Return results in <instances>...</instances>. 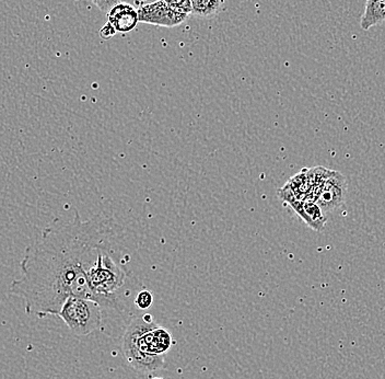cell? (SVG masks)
Returning a JSON list of instances; mask_svg holds the SVG:
<instances>
[{
  "mask_svg": "<svg viewBox=\"0 0 385 379\" xmlns=\"http://www.w3.org/2000/svg\"><path fill=\"white\" fill-rule=\"evenodd\" d=\"M118 230L112 219L96 215L83 221L78 212L68 224L47 227L25 250L21 278L11 283L10 294L23 300L27 315L38 318L57 316L69 297L98 303L87 272L98 254L112 247Z\"/></svg>",
  "mask_w": 385,
  "mask_h": 379,
  "instance_id": "1",
  "label": "cell"
},
{
  "mask_svg": "<svg viewBox=\"0 0 385 379\" xmlns=\"http://www.w3.org/2000/svg\"><path fill=\"white\" fill-rule=\"evenodd\" d=\"M172 337L169 331L135 317L124 333L122 351L131 367L140 373H151L162 369L163 355L169 351Z\"/></svg>",
  "mask_w": 385,
  "mask_h": 379,
  "instance_id": "2",
  "label": "cell"
},
{
  "mask_svg": "<svg viewBox=\"0 0 385 379\" xmlns=\"http://www.w3.org/2000/svg\"><path fill=\"white\" fill-rule=\"evenodd\" d=\"M75 336L85 337L98 330L103 321L100 304L85 298L69 297L57 315Z\"/></svg>",
  "mask_w": 385,
  "mask_h": 379,
  "instance_id": "3",
  "label": "cell"
},
{
  "mask_svg": "<svg viewBox=\"0 0 385 379\" xmlns=\"http://www.w3.org/2000/svg\"><path fill=\"white\" fill-rule=\"evenodd\" d=\"M347 193V180L341 172L331 171L323 182L320 191L315 197V202L324 213L333 212L342 208Z\"/></svg>",
  "mask_w": 385,
  "mask_h": 379,
  "instance_id": "4",
  "label": "cell"
},
{
  "mask_svg": "<svg viewBox=\"0 0 385 379\" xmlns=\"http://www.w3.org/2000/svg\"><path fill=\"white\" fill-rule=\"evenodd\" d=\"M140 22L159 27H174L182 25L189 16L175 10L164 0L142 5L138 8Z\"/></svg>",
  "mask_w": 385,
  "mask_h": 379,
  "instance_id": "5",
  "label": "cell"
},
{
  "mask_svg": "<svg viewBox=\"0 0 385 379\" xmlns=\"http://www.w3.org/2000/svg\"><path fill=\"white\" fill-rule=\"evenodd\" d=\"M107 22L118 33H129L140 23L138 9L131 3L122 1L115 5L107 14Z\"/></svg>",
  "mask_w": 385,
  "mask_h": 379,
  "instance_id": "6",
  "label": "cell"
},
{
  "mask_svg": "<svg viewBox=\"0 0 385 379\" xmlns=\"http://www.w3.org/2000/svg\"><path fill=\"white\" fill-rule=\"evenodd\" d=\"M289 205L310 228L317 232H322L324 230L328 217L315 199L295 201Z\"/></svg>",
  "mask_w": 385,
  "mask_h": 379,
  "instance_id": "7",
  "label": "cell"
},
{
  "mask_svg": "<svg viewBox=\"0 0 385 379\" xmlns=\"http://www.w3.org/2000/svg\"><path fill=\"white\" fill-rule=\"evenodd\" d=\"M385 21V0H367L366 10L361 18V29L369 31Z\"/></svg>",
  "mask_w": 385,
  "mask_h": 379,
  "instance_id": "8",
  "label": "cell"
},
{
  "mask_svg": "<svg viewBox=\"0 0 385 379\" xmlns=\"http://www.w3.org/2000/svg\"><path fill=\"white\" fill-rule=\"evenodd\" d=\"M191 14L197 18H211L222 11L224 0H191Z\"/></svg>",
  "mask_w": 385,
  "mask_h": 379,
  "instance_id": "9",
  "label": "cell"
},
{
  "mask_svg": "<svg viewBox=\"0 0 385 379\" xmlns=\"http://www.w3.org/2000/svg\"><path fill=\"white\" fill-rule=\"evenodd\" d=\"M153 303V295L150 291L148 289H142L140 292L136 293L135 296L134 304L137 308L140 310H146L149 308Z\"/></svg>",
  "mask_w": 385,
  "mask_h": 379,
  "instance_id": "10",
  "label": "cell"
},
{
  "mask_svg": "<svg viewBox=\"0 0 385 379\" xmlns=\"http://www.w3.org/2000/svg\"><path fill=\"white\" fill-rule=\"evenodd\" d=\"M168 5H171L175 10L180 11L182 14H191V0H164Z\"/></svg>",
  "mask_w": 385,
  "mask_h": 379,
  "instance_id": "11",
  "label": "cell"
},
{
  "mask_svg": "<svg viewBox=\"0 0 385 379\" xmlns=\"http://www.w3.org/2000/svg\"><path fill=\"white\" fill-rule=\"evenodd\" d=\"M102 12L107 14L115 5L125 1V0H91Z\"/></svg>",
  "mask_w": 385,
  "mask_h": 379,
  "instance_id": "12",
  "label": "cell"
},
{
  "mask_svg": "<svg viewBox=\"0 0 385 379\" xmlns=\"http://www.w3.org/2000/svg\"><path fill=\"white\" fill-rule=\"evenodd\" d=\"M116 33L118 32H116V30L113 27V25H109V22H107L105 25L100 29L98 36H100V38H103V40H109V38H113Z\"/></svg>",
  "mask_w": 385,
  "mask_h": 379,
  "instance_id": "13",
  "label": "cell"
},
{
  "mask_svg": "<svg viewBox=\"0 0 385 379\" xmlns=\"http://www.w3.org/2000/svg\"><path fill=\"white\" fill-rule=\"evenodd\" d=\"M153 379H163V378H160V377H156V378H153Z\"/></svg>",
  "mask_w": 385,
  "mask_h": 379,
  "instance_id": "14",
  "label": "cell"
}]
</instances>
